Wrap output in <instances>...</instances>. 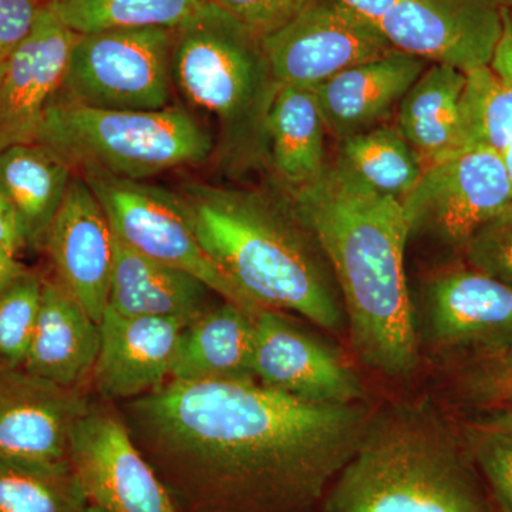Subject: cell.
<instances>
[{
  "instance_id": "1",
  "label": "cell",
  "mask_w": 512,
  "mask_h": 512,
  "mask_svg": "<svg viewBox=\"0 0 512 512\" xmlns=\"http://www.w3.org/2000/svg\"><path fill=\"white\" fill-rule=\"evenodd\" d=\"M120 416L181 512H316L372 412L255 379L168 380Z\"/></svg>"
},
{
  "instance_id": "2",
  "label": "cell",
  "mask_w": 512,
  "mask_h": 512,
  "mask_svg": "<svg viewBox=\"0 0 512 512\" xmlns=\"http://www.w3.org/2000/svg\"><path fill=\"white\" fill-rule=\"evenodd\" d=\"M282 191L328 258L356 355L380 375H412L419 340L404 271L410 228L402 201L373 190L338 160Z\"/></svg>"
},
{
  "instance_id": "3",
  "label": "cell",
  "mask_w": 512,
  "mask_h": 512,
  "mask_svg": "<svg viewBox=\"0 0 512 512\" xmlns=\"http://www.w3.org/2000/svg\"><path fill=\"white\" fill-rule=\"evenodd\" d=\"M175 192L201 247L245 295L264 308L299 313L329 332L348 328L328 258L284 191L192 180Z\"/></svg>"
},
{
  "instance_id": "4",
  "label": "cell",
  "mask_w": 512,
  "mask_h": 512,
  "mask_svg": "<svg viewBox=\"0 0 512 512\" xmlns=\"http://www.w3.org/2000/svg\"><path fill=\"white\" fill-rule=\"evenodd\" d=\"M322 512H494L466 444L427 403L372 413Z\"/></svg>"
},
{
  "instance_id": "5",
  "label": "cell",
  "mask_w": 512,
  "mask_h": 512,
  "mask_svg": "<svg viewBox=\"0 0 512 512\" xmlns=\"http://www.w3.org/2000/svg\"><path fill=\"white\" fill-rule=\"evenodd\" d=\"M174 90L218 124L215 154L225 173L269 170L268 117L279 82L262 36L205 3L175 30Z\"/></svg>"
},
{
  "instance_id": "6",
  "label": "cell",
  "mask_w": 512,
  "mask_h": 512,
  "mask_svg": "<svg viewBox=\"0 0 512 512\" xmlns=\"http://www.w3.org/2000/svg\"><path fill=\"white\" fill-rule=\"evenodd\" d=\"M33 143L63 157L76 173L101 171L147 181L215 156L210 128L188 107L94 109L62 99L47 107Z\"/></svg>"
},
{
  "instance_id": "7",
  "label": "cell",
  "mask_w": 512,
  "mask_h": 512,
  "mask_svg": "<svg viewBox=\"0 0 512 512\" xmlns=\"http://www.w3.org/2000/svg\"><path fill=\"white\" fill-rule=\"evenodd\" d=\"M175 30L128 28L79 35L57 99L107 110L173 106Z\"/></svg>"
},
{
  "instance_id": "8",
  "label": "cell",
  "mask_w": 512,
  "mask_h": 512,
  "mask_svg": "<svg viewBox=\"0 0 512 512\" xmlns=\"http://www.w3.org/2000/svg\"><path fill=\"white\" fill-rule=\"evenodd\" d=\"M79 174L96 195L113 234L128 248L194 275L224 301L234 303L251 316L264 309L232 284L212 262L201 247L177 192L101 171Z\"/></svg>"
},
{
  "instance_id": "9",
  "label": "cell",
  "mask_w": 512,
  "mask_h": 512,
  "mask_svg": "<svg viewBox=\"0 0 512 512\" xmlns=\"http://www.w3.org/2000/svg\"><path fill=\"white\" fill-rule=\"evenodd\" d=\"M262 39L279 84L309 89L394 50L375 23L343 0H305Z\"/></svg>"
},
{
  "instance_id": "10",
  "label": "cell",
  "mask_w": 512,
  "mask_h": 512,
  "mask_svg": "<svg viewBox=\"0 0 512 512\" xmlns=\"http://www.w3.org/2000/svg\"><path fill=\"white\" fill-rule=\"evenodd\" d=\"M511 202L501 154L474 150L427 167L402 205L410 235L464 249L474 232Z\"/></svg>"
},
{
  "instance_id": "11",
  "label": "cell",
  "mask_w": 512,
  "mask_h": 512,
  "mask_svg": "<svg viewBox=\"0 0 512 512\" xmlns=\"http://www.w3.org/2000/svg\"><path fill=\"white\" fill-rule=\"evenodd\" d=\"M69 458L89 503L107 512H181L109 407L90 403L74 423Z\"/></svg>"
},
{
  "instance_id": "12",
  "label": "cell",
  "mask_w": 512,
  "mask_h": 512,
  "mask_svg": "<svg viewBox=\"0 0 512 512\" xmlns=\"http://www.w3.org/2000/svg\"><path fill=\"white\" fill-rule=\"evenodd\" d=\"M512 0H386L376 26L394 49L468 73L490 66Z\"/></svg>"
},
{
  "instance_id": "13",
  "label": "cell",
  "mask_w": 512,
  "mask_h": 512,
  "mask_svg": "<svg viewBox=\"0 0 512 512\" xmlns=\"http://www.w3.org/2000/svg\"><path fill=\"white\" fill-rule=\"evenodd\" d=\"M89 406L77 387L57 386L22 369L0 370V461L70 466V433Z\"/></svg>"
},
{
  "instance_id": "14",
  "label": "cell",
  "mask_w": 512,
  "mask_h": 512,
  "mask_svg": "<svg viewBox=\"0 0 512 512\" xmlns=\"http://www.w3.org/2000/svg\"><path fill=\"white\" fill-rule=\"evenodd\" d=\"M252 375L259 383L313 403L365 402L352 367L318 339L293 326L275 309L254 316Z\"/></svg>"
},
{
  "instance_id": "15",
  "label": "cell",
  "mask_w": 512,
  "mask_h": 512,
  "mask_svg": "<svg viewBox=\"0 0 512 512\" xmlns=\"http://www.w3.org/2000/svg\"><path fill=\"white\" fill-rule=\"evenodd\" d=\"M43 248L55 268L57 284L100 323L109 306L114 234L79 173L73 175Z\"/></svg>"
},
{
  "instance_id": "16",
  "label": "cell",
  "mask_w": 512,
  "mask_h": 512,
  "mask_svg": "<svg viewBox=\"0 0 512 512\" xmlns=\"http://www.w3.org/2000/svg\"><path fill=\"white\" fill-rule=\"evenodd\" d=\"M77 37L45 3L32 32L8 59L0 86V151L33 143L62 89Z\"/></svg>"
},
{
  "instance_id": "17",
  "label": "cell",
  "mask_w": 512,
  "mask_h": 512,
  "mask_svg": "<svg viewBox=\"0 0 512 512\" xmlns=\"http://www.w3.org/2000/svg\"><path fill=\"white\" fill-rule=\"evenodd\" d=\"M424 306L427 335L441 349L477 353L512 345V288L481 272L437 276Z\"/></svg>"
},
{
  "instance_id": "18",
  "label": "cell",
  "mask_w": 512,
  "mask_h": 512,
  "mask_svg": "<svg viewBox=\"0 0 512 512\" xmlns=\"http://www.w3.org/2000/svg\"><path fill=\"white\" fill-rule=\"evenodd\" d=\"M188 323L126 316L107 308L100 326V352L93 376L107 400L137 399L170 379L178 340Z\"/></svg>"
},
{
  "instance_id": "19",
  "label": "cell",
  "mask_w": 512,
  "mask_h": 512,
  "mask_svg": "<svg viewBox=\"0 0 512 512\" xmlns=\"http://www.w3.org/2000/svg\"><path fill=\"white\" fill-rule=\"evenodd\" d=\"M429 64L426 59L394 49L319 84L313 90L326 130L345 140L380 126Z\"/></svg>"
},
{
  "instance_id": "20",
  "label": "cell",
  "mask_w": 512,
  "mask_h": 512,
  "mask_svg": "<svg viewBox=\"0 0 512 512\" xmlns=\"http://www.w3.org/2000/svg\"><path fill=\"white\" fill-rule=\"evenodd\" d=\"M100 326L56 281H43L35 333L22 370L62 387H77L93 373Z\"/></svg>"
},
{
  "instance_id": "21",
  "label": "cell",
  "mask_w": 512,
  "mask_h": 512,
  "mask_svg": "<svg viewBox=\"0 0 512 512\" xmlns=\"http://www.w3.org/2000/svg\"><path fill=\"white\" fill-rule=\"evenodd\" d=\"M212 293L194 275L138 254L114 235L107 308L126 316L190 323L211 308Z\"/></svg>"
},
{
  "instance_id": "22",
  "label": "cell",
  "mask_w": 512,
  "mask_h": 512,
  "mask_svg": "<svg viewBox=\"0 0 512 512\" xmlns=\"http://www.w3.org/2000/svg\"><path fill=\"white\" fill-rule=\"evenodd\" d=\"M254 336V316L227 301L211 306L183 329L170 380L255 379Z\"/></svg>"
},
{
  "instance_id": "23",
  "label": "cell",
  "mask_w": 512,
  "mask_h": 512,
  "mask_svg": "<svg viewBox=\"0 0 512 512\" xmlns=\"http://www.w3.org/2000/svg\"><path fill=\"white\" fill-rule=\"evenodd\" d=\"M74 174L72 165L42 144H16L0 151V194L18 217L26 247H45Z\"/></svg>"
},
{
  "instance_id": "24",
  "label": "cell",
  "mask_w": 512,
  "mask_h": 512,
  "mask_svg": "<svg viewBox=\"0 0 512 512\" xmlns=\"http://www.w3.org/2000/svg\"><path fill=\"white\" fill-rule=\"evenodd\" d=\"M466 73L431 63L400 101L397 128L424 167L461 154L460 99Z\"/></svg>"
},
{
  "instance_id": "25",
  "label": "cell",
  "mask_w": 512,
  "mask_h": 512,
  "mask_svg": "<svg viewBox=\"0 0 512 512\" xmlns=\"http://www.w3.org/2000/svg\"><path fill=\"white\" fill-rule=\"evenodd\" d=\"M325 121L315 90L279 84L269 110V170L282 190H293L325 168Z\"/></svg>"
},
{
  "instance_id": "26",
  "label": "cell",
  "mask_w": 512,
  "mask_h": 512,
  "mask_svg": "<svg viewBox=\"0 0 512 512\" xmlns=\"http://www.w3.org/2000/svg\"><path fill=\"white\" fill-rule=\"evenodd\" d=\"M336 160L373 190L399 201L416 187L426 170L399 128L386 124L340 140Z\"/></svg>"
},
{
  "instance_id": "27",
  "label": "cell",
  "mask_w": 512,
  "mask_h": 512,
  "mask_svg": "<svg viewBox=\"0 0 512 512\" xmlns=\"http://www.w3.org/2000/svg\"><path fill=\"white\" fill-rule=\"evenodd\" d=\"M204 0H46L47 8L79 35L110 29L177 30L190 22Z\"/></svg>"
},
{
  "instance_id": "28",
  "label": "cell",
  "mask_w": 512,
  "mask_h": 512,
  "mask_svg": "<svg viewBox=\"0 0 512 512\" xmlns=\"http://www.w3.org/2000/svg\"><path fill=\"white\" fill-rule=\"evenodd\" d=\"M512 143V84L490 66L466 73L460 99L461 154L485 150L503 154Z\"/></svg>"
},
{
  "instance_id": "29",
  "label": "cell",
  "mask_w": 512,
  "mask_h": 512,
  "mask_svg": "<svg viewBox=\"0 0 512 512\" xmlns=\"http://www.w3.org/2000/svg\"><path fill=\"white\" fill-rule=\"evenodd\" d=\"M87 503L72 464L30 467L0 461V512H80Z\"/></svg>"
},
{
  "instance_id": "30",
  "label": "cell",
  "mask_w": 512,
  "mask_h": 512,
  "mask_svg": "<svg viewBox=\"0 0 512 512\" xmlns=\"http://www.w3.org/2000/svg\"><path fill=\"white\" fill-rule=\"evenodd\" d=\"M43 279L26 272L0 293V370L22 369L35 333Z\"/></svg>"
},
{
  "instance_id": "31",
  "label": "cell",
  "mask_w": 512,
  "mask_h": 512,
  "mask_svg": "<svg viewBox=\"0 0 512 512\" xmlns=\"http://www.w3.org/2000/svg\"><path fill=\"white\" fill-rule=\"evenodd\" d=\"M464 444L501 512H512V430L488 419L464 427Z\"/></svg>"
},
{
  "instance_id": "32",
  "label": "cell",
  "mask_w": 512,
  "mask_h": 512,
  "mask_svg": "<svg viewBox=\"0 0 512 512\" xmlns=\"http://www.w3.org/2000/svg\"><path fill=\"white\" fill-rule=\"evenodd\" d=\"M457 387L477 406L495 409L512 402V345L473 353L458 373Z\"/></svg>"
},
{
  "instance_id": "33",
  "label": "cell",
  "mask_w": 512,
  "mask_h": 512,
  "mask_svg": "<svg viewBox=\"0 0 512 512\" xmlns=\"http://www.w3.org/2000/svg\"><path fill=\"white\" fill-rule=\"evenodd\" d=\"M463 251L474 271L512 288V202L478 228Z\"/></svg>"
},
{
  "instance_id": "34",
  "label": "cell",
  "mask_w": 512,
  "mask_h": 512,
  "mask_svg": "<svg viewBox=\"0 0 512 512\" xmlns=\"http://www.w3.org/2000/svg\"><path fill=\"white\" fill-rule=\"evenodd\" d=\"M237 19L256 35L266 36L284 25L305 0H204Z\"/></svg>"
},
{
  "instance_id": "35",
  "label": "cell",
  "mask_w": 512,
  "mask_h": 512,
  "mask_svg": "<svg viewBox=\"0 0 512 512\" xmlns=\"http://www.w3.org/2000/svg\"><path fill=\"white\" fill-rule=\"evenodd\" d=\"M46 0H0V60H8L32 32Z\"/></svg>"
},
{
  "instance_id": "36",
  "label": "cell",
  "mask_w": 512,
  "mask_h": 512,
  "mask_svg": "<svg viewBox=\"0 0 512 512\" xmlns=\"http://www.w3.org/2000/svg\"><path fill=\"white\" fill-rule=\"evenodd\" d=\"M490 67L501 79L512 84V3L505 9L503 32L495 46Z\"/></svg>"
},
{
  "instance_id": "37",
  "label": "cell",
  "mask_w": 512,
  "mask_h": 512,
  "mask_svg": "<svg viewBox=\"0 0 512 512\" xmlns=\"http://www.w3.org/2000/svg\"><path fill=\"white\" fill-rule=\"evenodd\" d=\"M0 247L12 252L13 255H18L22 249L28 248L20 231L18 217L12 205L2 194H0Z\"/></svg>"
},
{
  "instance_id": "38",
  "label": "cell",
  "mask_w": 512,
  "mask_h": 512,
  "mask_svg": "<svg viewBox=\"0 0 512 512\" xmlns=\"http://www.w3.org/2000/svg\"><path fill=\"white\" fill-rule=\"evenodd\" d=\"M28 272L12 252L0 247V293L5 292L10 285Z\"/></svg>"
},
{
  "instance_id": "39",
  "label": "cell",
  "mask_w": 512,
  "mask_h": 512,
  "mask_svg": "<svg viewBox=\"0 0 512 512\" xmlns=\"http://www.w3.org/2000/svg\"><path fill=\"white\" fill-rule=\"evenodd\" d=\"M493 410L495 412L490 419L512 430V402L501 404V406L495 407Z\"/></svg>"
},
{
  "instance_id": "40",
  "label": "cell",
  "mask_w": 512,
  "mask_h": 512,
  "mask_svg": "<svg viewBox=\"0 0 512 512\" xmlns=\"http://www.w3.org/2000/svg\"><path fill=\"white\" fill-rule=\"evenodd\" d=\"M501 157H503L505 173H507L508 183H510L512 190V143L510 144V147L501 154Z\"/></svg>"
},
{
  "instance_id": "41",
  "label": "cell",
  "mask_w": 512,
  "mask_h": 512,
  "mask_svg": "<svg viewBox=\"0 0 512 512\" xmlns=\"http://www.w3.org/2000/svg\"><path fill=\"white\" fill-rule=\"evenodd\" d=\"M80 512H107L106 510H103V508L97 507V505H94L92 503H87L84 505V508Z\"/></svg>"
},
{
  "instance_id": "42",
  "label": "cell",
  "mask_w": 512,
  "mask_h": 512,
  "mask_svg": "<svg viewBox=\"0 0 512 512\" xmlns=\"http://www.w3.org/2000/svg\"><path fill=\"white\" fill-rule=\"evenodd\" d=\"M6 67H8V60H0V86H2L3 77H5Z\"/></svg>"
}]
</instances>
